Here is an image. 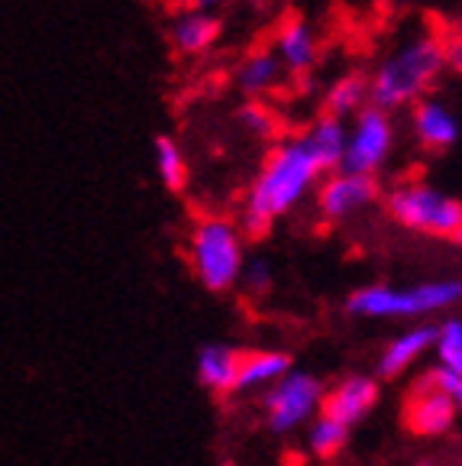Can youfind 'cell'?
<instances>
[{
    "mask_svg": "<svg viewBox=\"0 0 462 466\" xmlns=\"http://www.w3.org/2000/svg\"><path fill=\"white\" fill-rule=\"evenodd\" d=\"M420 382H424V386H430V389H437V392H443L462 411V376H459V372L447 370V366H437V370L427 372Z\"/></svg>",
    "mask_w": 462,
    "mask_h": 466,
    "instance_id": "obj_24",
    "label": "cell"
},
{
    "mask_svg": "<svg viewBox=\"0 0 462 466\" xmlns=\"http://www.w3.org/2000/svg\"><path fill=\"white\" fill-rule=\"evenodd\" d=\"M411 137L417 139V146H424L427 153H447L459 143L462 120L447 101L430 95L411 107Z\"/></svg>",
    "mask_w": 462,
    "mask_h": 466,
    "instance_id": "obj_10",
    "label": "cell"
},
{
    "mask_svg": "<svg viewBox=\"0 0 462 466\" xmlns=\"http://www.w3.org/2000/svg\"><path fill=\"white\" fill-rule=\"evenodd\" d=\"M220 33H224V23L217 20V14H204L195 7L178 10L168 23V43L185 58L207 56L220 43Z\"/></svg>",
    "mask_w": 462,
    "mask_h": 466,
    "instance_id": "obj_12",
    "label": "cell"
},
{
    "mask_svg": "<svg viewBox=\"0 0 462 466\" xmlns=\"http://www.w3.org/2000/svg\"><path fill=\"white\" fill-rule=\"evenodd\" d=\"M462 299V282L456 279H437L420 282L414 289H388V285H366L353 291L346 308L359 318H414V314L449 308Z\"/></svg>",
    "mask_w": 462,
    "mask_h": 466,
    "instance_id": "obj_5",
    "label": "cell"
},
{
    "mask_svg": "<svg viewBox=\"0 0 462 466\" xmlns=\"http://www.w3.org/2000/svg\"><path fill=\"white\" fill-rule=\"evenodd\" d=\"M239 370H243V353L224 343H207L197 353V376L210 392H233L239 389Z\"/></svg>",
    "mask_w": 462,
    "mask_h": 466,
    "instance_id": "obj_16",
    "label": "cell"
},
{
    "mask_svg": "<svg viewBox=\"0 0 462 466\" xmlns=\"http://www.w3.org/2000/svg\"><path fill=\"white\" fill-rule=\"evenodd\" d=\"M378 182L368 175L353 172H330V178L317 185V211L324 220L336 224V220H349L353 214L366 211L368 204L378 201Z\"/></svg>",
    "mask_w": 462,
    "mask_h": 466,
    "instance_id": "obj_8",
    "label": "cell"
},
{
    "mask_svg": "<svg viewBox=\"0 0 462 466\" xmlns=\"http://www.w3.org/2000/svg\"><path fill=\"white\" fill-rule=\"evenodd\" d=\"M272 49L278 56V62L285 66V72L295 75V78H304V75H311L314 66H317L320 36L304 16H285L275 26Z\"/></svg>",
    "mask_w": 462,
    "mask_h": 466,
    "instance_id": "obj_9",
    "label": "cell"
},
{
    "mask_svg": "<svg viewBox=\"0 0 462 466\" xmlns=\"http://www.w3.org/2000/svg\"><path fill=\"white\" fill-rule=\"evenodd\" d=\"M443 49H447V68L462 75V33L443 39Z\"/></svg>",
    "mask_w": 462,
    "mask_h": 466,
    "instance_id": "obj_26",
    "label": "cell"
},
{
    "mask_svg": "<svg viewBox=\"0 0 462 466\" xmlns=\"http://www.w3.org/2000/svg\"><path fill=\"white\" fill-rule=\"evenodd\" d=\"M233 0H188V7L195 10H204V14H217V10L230 7Z\"/></svg>",
    "mask_w": 462,
    "mask_h": 466,
    "instance_id": "obj_27",
    "label": "cell"
},
{
    "mask_svg": "<svg viewBox=\"0 0 462 466\" xmlns=\"http://www.w3.org/2000/svg\"><path fill=\"white\" fill-rule=\"evenodd\" d=\"M385 211L405 230L424 237L456 240L462 230V201L427 182H397L385 195Z\"/></svg>",
    "mask_w": 462,
    "mask_h": 466,
    "instance_id": "obj_4",
    "label": "cell"
},
{
    "mask_svg": "<svg viewBox=\"0 0 462 466\" xmlns=\"http://www.w3.org/2000/svg\"><path fill=\"white\" fill-rule=\"evenodd\" d=\"M268 282H272V269H268V262L253 259L243 269V285H246V291H249V295H253V291H266Z\"/></svg>",
    "mask_w": 462,
    "mask_h": 466,
    "instance_id": "obj_25",
    "label": "cell"
},
{
    "mask_svg": "<svg viewBox=\"0 0 462 466\" xmlns=\"http://www.w3.org/2000/svg\"><path fill=\"white\" fill-rule=\"evenodd\" d=\"M376 399H378L376 382L366 376H353V379H346V382H340L330 395H324L320 411H324L326 418H333V421L356 424L359 418H366V411L376 405Z\"/></svg>",
    "mask_w": 462,
    "mask_h": 466,
    "instance_id": "obj_15",
    "label": "cell"
},
{
    "mask_svg": "<svg viewBox=\"0 0 462 466\" xmlns=\"http://www.w3.org/2000/svg\"><path fill=\"white\" fill-rule=\"evenodd\" d=\"M285 75L288 72L278 62L275 49L259 46V49H249L236 62V68H233V87H236L246 101H262V97L275 95L282 87Z\"/></svg>",
    "mask_w": 462,
    "mask_h": 466,
    "instance_id": "obj_11",
    "label": "cell"
},
{
    "mask_svg": "<svg viewBox=\"0 0 462 466\" xmlns=\"http://www.w3.org/2000/svg\"><path fill=\"white\" fill-rule=\"evenodd\" d=\"M236 124L256 139H275L278 137V116L266 101H243L236 110Z\"/></svg>",
    "mask_w": 462,
    "mask_h": 466,
    "instance_id": "obj_21",
    "label": "cell"
},
{
    "mask_svg": "<svg viewBox=\"0 0 462 466\" xmlns=\"http://www.w3.org/2000/svg\"><path fill=\"white\" fill-rule=\"evenodd\" d=\"M456 243H462V230H459V237H456Z\"/></svg>",
    "mask_w": 462,
    "mask_h": 466,
    "instance_id": "obj_28",
    "label": "cell"
},
{
    "mask_svg": "<svg viewBox=\"0 0 462 466\" xmlns=\"http://www.w3.org/2000/svg\"><path fill=\"white\" fill-rule=\"evenodd\" d=\"M437 357L440 366L462 376V320H447L440 324V340H437Z\"/></svg>",
    "mask_w": 462,
    "mask_h": 466,
    "instance_id": "obj_23",
    "label": "cell"
},
{
    "mask_svg": "<svg viewBox=\"0 0 462 466\" xmlns=\"http://www.w3.org/2000/svg\"><path fill=\"white\" fill-rule=\"evenodd\" d=\"M320 175H324V166L307 149L301 133L275 139L243 201V230L249 237H266L275 220L295 211L304 201V195L317 185Z\"/></svg>",
    "mask_w": 462,
    "mask_h": 466,
    "instance_id": "obj_1",
    "label": "cell"
},
{
    "mask_svg": "<svg viewBox=\"0 0 462 466\" xmlns=\"http://www.w3.org/2000/svg\"><path fill=\"white\" fill-rule=\"evenodd\" d=\"M349 437V424L343 421H333V418L320 415L317 421H314L311 428V451L317 453V457H336V453L343 451V444H346Z\"/></svg>",
    "mask_w": 462,
    "mask_h": 466,
    "instance_id": "obj_22",
    "label": "cell"
},
{
    "mask_svg": "<svg viewBox=\"0 0 462 466\" xmlns=\"http://www.w3.org/2000/svg\"><path fill=\"white\" fill-rule=\"evenodd\" d=\"M456 411H459V408H456L447 395L424 386V382H417V389H414L405 405V424L414 434H443V431H449V424H453Z\"/></svg>",
    "mask_w": 462,
    "mask_h": 466,
    "instance_id": "obj_14",
    "label": "cell"
},
{
    "mask_svg": "<svg viewBox=\"0 0 462 466\" xmlns=\"http://www.w3.org/2000/svg\"><path fill=\"white\" fill-rule=\"evenodd\" d=\"M249 4H262V0H249Z\"/></svg>",
    "mask_w": 462,
    "mask_h": 466,
    "instance_id": "obj_29",
    "label": "cell"
},
{
    "mask_svg": "<svg viewBox=\"0 0 462 466\" xmlns=\"http://www.w3.org/2000/svg\"><path fill=\"white\" fill-rule=\"evenodd\" d=\"M291 370L288 353H243V370H239V389H256L278 382Z\"/></svg>",
    "mask_w": 462,
    "mask_h": 466,
    "instance_id": "obj_19",
    "label": "cell"
},
{
    "mask_svg": "<svg viewBox=\"0 0 462 466\" xmlns=\"http://www.w3.org/2000/svg\"><path fill=\"white\" fill-rule=\"evenodd\" d=\"M372 104V85H368L366 72H346L340 78H333L330 87L324 91V114L340 116V120H353L356 114Z\"/></svg>",
    "mask_w": 462,
    "mask_h": 466,
    "instance_id": "obj_17",
    "label": "cell"
},
{
    "mask_svg": "<svg viewBox=\"0 0 462 466\" xmlns=\"http://www.w3.org/2000/svg\"><path fill=\"white\" fill-rule=\"evenodd\" d=\"M152 162H156V172H159L162 185L168 191H181L188 185V162L175 137H156L152 143Z\"/></svg>",
    "mask_w": 462,
    "mask_h": 466,
    "instance_id": "obj_20",
    "label": "cell"
},
{
    "mask_svg": "<svg viewBox=\"0 0 462 466\" xmlns=\"http://www.w3.org/2000/svg\"><path fill=\"white\" fill-rule=\"evenodd\" d=\"M443 68H447L443 39L434 33H414L391 52H385L376 68L368 72L372 107L388 110V114L414 107L417 101L430 97V87L440 81Z\"/></svg>",
    "mask_w": 462,
    "mask_h": 466,
    "instance_id": "obj_2",
    "label": "cell"
},
{
    "mask_svg": "<svg viewBox=\"0 0 462 466\" xmlns=\"http://www.w3.org/2000/svg\"><path fill=\"white\" fill-rule=\"evenodd\" d=\"M437 340H440V328H434V324H424V328H414V330H407V334H401L397 340L388 343V350H385L382 360H378V376L395 379L397 372H405L414 360L424 357Z\"/></svg>",
    "mask_w": 462,
    "mask_h": 466,
    "instance_id": "obj_18",
    "label": "cell"
},
{
    "mask_svg": "<svg viewBox=\"0 0 462 466\" xmlns=\"http://www.w3.org/2000/svg\"><path fill=\"white\" fill-rule=\"evenodd\" d=\"M301 139L307 143L317 162L324 166V172H340L343 159H346V146H349V124L340 116L320 114L314 116L311 124L304 127Z\"/></svg>",
    "mask_w": 462,
    "mask_h": 466,
    "instance_id": "obj_13",
    "label": "cell"
},
{
    "mask_svg": "<svg viewBox=\"0 0 462 466\" xmlns=\"http://www.w3.org/2000/svg\"><path fill=\"white\" fill-rule=\"evenodd\" d=\"M317 405H324V392H320L317 379L304 376V372H288V376L278 379V386H272L266 395L268 428H272L275 434H288L297 424L307 421Z\"/></svg>",
    "mask_w": 462,
    "mask_h": 466,
    "instance_id": "obj_7",
    "label": "cell"
},
{
    "mask_svg": "<svg viewBox=\"0 0 462 466\" xmlns=\"http://www.w3.org/2000/svg\"><path fill=\"white\" fill-rule=\"evenodd\" d=\"M243 227L230 218H197L188 233V262L197 282L210 291H226L243 279L246 253H243Z\"/></svg>",
    "mask_w": 462,
    "mask_h": 466,
    "instance_id": "obj_3",
    "label": "cell"
},
{
    "mask_svg": "<svg viewBox=\"0 0 462 466\" xmlns=\"http://www.w3.org/2000/svg\"><path fill=\"white\" fill-rule=\"evenodd\" d=\"M391 149H395V120H391L388 110H378L368 104L362 114L349 120V146L346 159H343V172L376 178L388 162Z\"/></svg>",
    "mask_w": 462,
    "mask_h": 466,
    "instance_id": "obj_6",
    "label": "cell"
}]
</instances>
